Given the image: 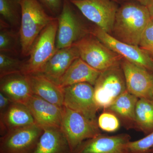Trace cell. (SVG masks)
I'll use <instances>...</instances> for the list:
<instances>
[{"mask_svg":"<svg viewBox=\"0 0 153 153\" xmlns=\"http://www.w3.org/2000/svg\"><path fill=\"white\" fill-rule=\"evenodd\" d=\"M151 18L146 6L136 1L124 3L118 9L110 35L124 43L139 46Z\"/></svg>","mask_w":153,"mask_h":153,"instance_id":"obj_1","label":"cell"},{"mask_svg":"<svg viewBox=\"0 0 153 153\" xmlns=\"http://www.w3.org/2000/svg\"><path fill=\"white\" fill-rule=\"evenodd\" d=\"M56 18L48 15L38 0H22L19 34L22 56H29L39 34Z\"/></svg>","mask_w":153,"mask_h":153,"instance_id":"obj_2","label":"cell"},{"mask_svg":"<svg viewBox=\"0 0 153 153\" xmlns=\"http://www.w3.org/2000/svg\"><path fill=\"white\" fill-rule=\"evenodd\" d=\"M74 44L78 49L79 57L100 72L120 64L123 59L90 33L83 36Z\"/></svg>","mask_w":153,"mask_h":153,"instance_id":"obj_3","label":"cell"},{"mask_svg":"<svg viewBox=\"0 0 153 153\" xmlns=\"http://www.w3.org/2000/svg\"><path fill=\"white\" fill-rule=\"evenodd\" d=\"M57 18L49 24L34 42L29 59L24 62L22 72L26 75L38 74L54 55L56 49Z\"/></svg>","mask_w":153,"mask_h":153,"instance_id":"obj_4","label":"cell"},{"mask_svg":"<svg viewBox=\"0 0 153 153\" xmlns=\"http://www.w3.org/2000/svg\"><path fill=\"white\" fill-rule=\"evenodd\" d=\"M60 128L66 137L71 153L85 140L101 134L97 122L64 106Z\"/></svg>","mask_w":153,"mask_h":153,"instance_id":"obj_5","label":"cell"},{"mask_svg":"<svg viewBox=\"0 0 153 153\" xmlns=\"http://www.w3.org/2000/svg\"><path fill=\"white\" fill-rule=\"evenodd\" d=\"M94 88V101L99 109L107 108L126 91L121 63L100 72Z\"/></svg>","mask_w":153,"mask_h":153,"instance_id":"obj_6","label":"cell"},{"mask_svg":"<svg viewBox=\"0 0 153 153\" xmlns=\"http://www.w3.org/2000/svg\"><path fill=\"white\" fill-rule=\"evenodd\" d=\"M63 106L97 122V113L99 109L94 101L93 85L81 82L62 88Z\"/></svg>","mask_w":153,"mask_h":153,"instance_id":"obj_7","label":"cell"},{"mask_svg":"<svg viewBox=\"0 0 153 153\" xmlns=\"http://www.w3.org/2000/svg\"><path fill=\"white\" fill-rule=\"evenodd\" d=\"M97 27L111 34L118 7L112 0H70Z\"/></svg>","mask_w":153,"mask_h":153,"instance_id":"obj_8","label":"cell"},{"mask_svg":"<svg viewBox=\"0 0 153 153\" xmlns=\"http://www.w3.org/2000/svg\"><path fill=\"white\" fill-rule=\"evenodd\" d=\"M43 131L36 123L9 131L1 136L0 153H33Z\"/></svg>","mask_w":153,"mask_h":153,"instance_id":"obj_9","label":"cell"},{"mask_svg":"<svg viewBox=\"0 0 153 153\" xmlns=\"http://www.w3.org/2000/svg\"><path fill=\"white\" fill-rule=\"evenodd\" d=\"M88 33L95 36L123 59L144 67L153 73V58L139 46L119 41L97 26L88 29Z\"/></svg>","mask_w":153,"mask_h":153,"instance_id":"obj_10","label":"cell"},{"mask_svg":"<svg viewBox=\"0 0 153 153\" xmlns=\"http://www.w3.org/2000/svg\"><path fill=\"white\" fill-rule=\"evenodd\" d=\"M70 0H63V7L57 17L56 49L72 46L88 33L77 19Z\"/></svg>","mask_w":153,"mask_h":153,"instance_id":"obj_11","label":"cell"},{"mask_svg":"<svg viewBox=\"0 0 153 153\" xmlns=\"http://www.w3.org/2000/svg\"><path fill=\"white\" fill-rule=\"evenodd\" d=\"M121 66L125 78L127 91L138 98L152 100L153 72L123 58Z\"/></svg>","mask_w":153,"mask_h":153,"instance_id":"obj_12","label":"cell"},{"mask_svg":"<svg viewBox=\"0 0 153 153\" xmlns=\"http://www.w3.org/2000/svg\"><path fill=\"white\" fill-rule=\"evenodd\" d=\"M131 137L127 134L109 136L100 134L85 140L72 153H129Z\"/></svg>","mask_w":153,"mask_h":153,"instance_id":"obj_13","label":"cell"},{"mask_svg":"<svg viewBox=\"0 0 153 153\" xmlns=\"http://www.w3.org/2000/svg\"><path fill=\"white\" fill-rule=\"evenodd\" d=\"M25 105L32 113L36 124L42 129L60 128L63 107L57 106L34 94Z\"/></svg>","mask_w":153,"mask_h":153,"instance_id":"obj_14","label":"cell"},{"mask_svg":"<svg viewBox=\"0 0 153 153\" xmlns=\"http://www.w3.org/2000/svg\"><path fill=\"white\" fill-rule=\"evenodd\" d=\"M79 57L78 49L74 44L57 49L38 74L43 75L59 86L67 69L73 61Z\"/></svg>","mask_w":153,"mask_h":153,"instance_id":"obj_15","label":"cell"},{"mask_svg":"<svg viewBox=\"0 0 153 153\" xmlns=\"http://www.w3.org/2000/svg\"><path fill=\"white\" fill-rule=\"evenodd\" d=\"M0 92L13 102L25 104L33 95L29 76L22 72L0 77Z\"/></svg>","mask_w":153,"mask_h":153,"instance_id":"obj_16","label":"cell"},{"mask_svg":"<svg viewBox=\"0 0 153 153\" xmlns=\"http://www.w3.org/2000/svg\"><path fill=\"white\" fill-rule=\"evenodd\" d=\"M0 118L1 136L9 131L36 123L27 107L19 102H12Z\"/></svg>","mask_w":153,"mask_h":153,"instance_id":"obj_17","label":"cell"},{"mask_svg":"<svg viewBox=\"0 0 153 153\" xmlns=\"http://www.w3.org/2000/svg\"><path fill=\"white\" fill-rule=\"evenodd\" d=\"M138 99L126 91L103 110L115 115L126 129H136L135 108Z\"/></svg>","mask_w":153,"mask_h":153,"instance_id":"obj_18","label":"cell"},{"mask_svg":"<svg viewBox=\"0 0 153 153\" xmlns=\"http://www.w3.org/2000/svg\"><path fill=\"white\" fill-rule=\"evenodd\" d=\"M100 72L79 57L73 61L67 69L59 86L62 88L81 82H88L94 86Z\"/></svg>","mask_w":153,"mask_h":153,"instance_id":"obj_19","label":"cell"},{"mask_svg":"<svg viewBox=\"0 0 153 153\" xmlns=\"http://www.w3.org/2000/svg\"><path fill=\"white\" fill-rule=\"evenodd\" d=\"M33 94L60 107L63 106L62 88L39 74L28 75Z\"/></svg>","mask_w":153,"mask_h":153,"instance_id":"obj_20","label":"cell"},{"mask_svg":"<svg viewBox=\"0 0 153 153\" xmlns=\"http://www.w3.org/2000/svg\"><path fill=\"white\" fill-rule=\"evenodd\" d=\"M33 153H71L66 137L60 128L44 130Z\"/></svg>","mask_w":153,"mask_h":153,"instance_id":"obj_21","label":"cell"},{"mask_svg":"<svg viewBox=\"0 0 153 153\" xmlns=\"http://www.w3.org/2000/svg\"><path fill=\"white\" fill-rule=\"evenodd\" d=\"M136 130L146 135L153 131V100L139 98L135 108Z\"/></svg>","mask_w":153,"mask_h":153,"instance_id":"obj_22","label":"cell"},{"mask_svg":"<svg viewBox=\"0 0 153 153\" xmlns=\"http://www.w3.org/2000/svg\"><path fill=\"white\" fill-rule=\"evenodd\" d=\"M22 0H0L1 20L11 27L21 23Z\"/></svg>","mask_w":153,"mask_h":153,"instance_id":"obj_23","label":"cell"},{"mask_svg":"<svg viewBox=\"0 0 153 153\" xmlns=\"http://www.w3.org/2000/svg\"><path fill=\"white\" fill-rule=\"evenodd\" d=\"M1 20L0 52L7 54H17L18 45L20 42L19 33Z\"/></svg>","mask_w":153,"mask_h":153,"instance_id":"obj_24","label":"cell"},{"mask_svg":"<svg viewBox=\"0 0 153 153\" xmlns=\"http://www.w3.org/2000/svg\"><path fill=\"white\" fill-rule=\"evenodd\" d=\"M24 62L7 53H0V77L12 73L22 72Z\"/></svg>","mask_w":153,"mask_h":153,"instance_id":"obj_25","label":"cell"},{"mask_svg":"<svg viewBox=\"0 0 153 153\" xmlns=\"http://www.w3.org/2000/svg\"><path fill=\"white\" fill-rule=\"evenodd\" d=\"M97 123L101 130L107 132H114L119 129L120 122L115 115L103 110L97 119Z\"/></svg>","mask_w":153,"mask_h":153,"instance_id":"obj_26","label":"cell"},{"mask_svg":"<svg viewBox=\"0 0 153 153\" xmlns=\"http://www.w3.org/2000/svg\"><path fill=\"white\" fill-rule=\"evenodd\" d=\"M153 146V131L144 137L129 143V153H150Z\"/></svg>","mask_w":153,"mask_h":153,"instance_id":"obj_27","label":"cell"},{"mask_svg":"<svg viewBox=\"0 0 153 153\" xmlns=\"http://www.w3.org/2000/svg\"><path fill=\"white\" fill-rule=\"evenodd\" d=\"M139 47L153 56V18L151 17L143 32Z\"/></svg>","mask_w":153,"mask_h":153,"instance_id":"obj_28","label":"cell"},{"mask_svg":"<svg viewBox=\"0 0 153 153\" xmlns=\"http://www.w3.org/2000/svg\"><path fill=\"white\" fill-rule=\"evenodd\" d=\"M45 8L53 15H59L63 7V0H38Z\"/></svg>","mask_w":153,"mask_h":153,"instance_id":"obj_29","label":"cell"},{"mask_svg":"<svg viewBox=\"0 0 153 153\" xmlns=\"http://www.w3.org/2000/svg\"><path fill=\"white\" fill-rule=\"evenodd\" d=\"M13 102L7 96L0 92V115L6 111Z\"/></svg>","mask_w":153,"mask_h":153,"instance_id":"obj_30","label":"cell"},{"mask_svg":"<svg viewBox=\"0 0 153 153\" xmlns=\"http://www.w3.org/2000/svg\"><path fill=\"white\" fill-rule=\"evenodd\" d=\"M145 6L147 8L151 17L153 18V0H147Z\"/></svg>","mask_w":153,"mask_h":153,"instance_id":"obj_31","label":"cell"},{"mask_svg":"<svg viewBox=\"0 0 153 153\" xmlns=\"http://www.w3.org/2000/svg\"><path fill=\"white\" fill-rule=\"evenodd\" d=\"M128 1H134L139 3L140 4H142L145 6V4H146V2L147 0H128Z\"/></svg>","mask_w":153,"mask_h":153,"instance_id":"obj_32","label":"cell"},{"mask_svg":"<svg viewBox=\"0 0 153 153\" xmlns=\"http://www.w3.org/2000/svg\"><path fill=\"white\" fill-rule=\"evenodd\" d=\"M150 153H153V146L152 147L150 150Z\"/></svg>","mask_w":153,"mask_h":153,"instance_id":"obj_33","label":"cell"},{"mask_svg":"<svg viewBox=\"0 0 153 153\" xmlns=\"http://www.w3.org/2000/svg\"><path fill=\"white\" fill-rule=\"evenodd\" d=\"M112 1H114V2L116 3H118L120 1V0H112Z\"/></svg>","mask_w":153,"mask_h":153,"instance_id":"obj_34","label":"cell"},{"mask_svg":"<svg viewBox=\"0 0 153 153\" xmlns=\"http://www.w3.org/2000/svg\"><path fill=\"white\" fill-rule=\"evenodd\" d=\"M152 100H153V96H152Z\"/></svg>","mask_w":153,"mask_h":153,"instance_id":"obj_35","label":"cell"}]
</instances>
